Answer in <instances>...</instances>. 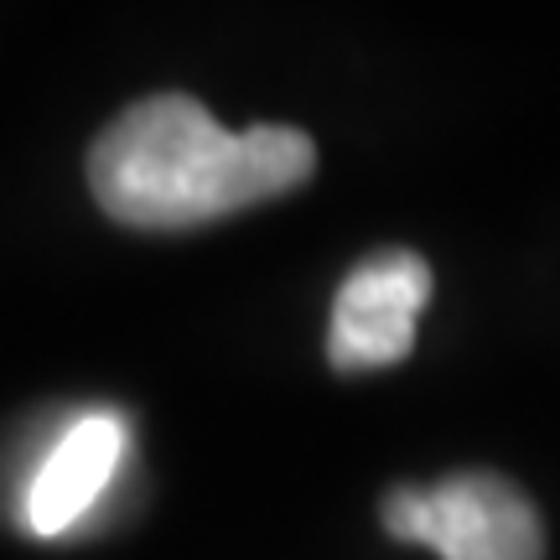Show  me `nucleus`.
Masks as SVG:
<instances>
[{"label":"nucleus","mask_w":560,"mask_h":560,"mask_svg":"<svg viewBox=\"0 0 560 560\" xmlns=\"http://www.w3.org/2000/svg\"><path fill=\"white\" fill-rule=\"evenodd\" d=\"M125 462H130V425H125L120 410L68 416L62 431L47 441V452L26 472L21 524L42 540L79 529L104 503V493L120 482Z\"/></svg>","instance_id":"20e7f679"},{"label":"nucleus","mask_w":560,"mask_h":560,"mask_svg":"<svg viewBox=\"0 0 560 560\" xmlns=\"http://www.w3.org/2000/svg\"><path fill=\"white\" fill-rule=\"evenodd\" d=\"M384 529L405 545H431L441 560H545L540 509L503 472H452L384 493Z\"/></svg>","instance_id":"f03ea898"},{"label":"nucleus","mask_w":560,"mask_h":560,"mask_svg":"<svg viewBox=\"0 0 560 560\" xmlns=\"http://www.w3.org/2000/svg\"><path fill=\"white\" fill-rule=\"evenodd\" d=\"M312 172L317 145L306 130H223L192 94L136 100L89 145V192L125 229H202L296 192Z\"/></svg>","instance_id":"f257e3e1"},{"label":"nucleus","mask_w":560,"mask_h":560,"mask_svg":"<svg viewBox=\"0 0 560 560\" xmlns=\"http://www.w3.org/2000/svg\"><path fill=\"white\" fill-rule=\"evenodd\" d=\"M425 301H431V265L416 249H374L348 270L332 296L327 363L338 374L405 363L416 348V322Z\"/></svg>","instance_id":"7ed1b4c3"}]
</instances>
